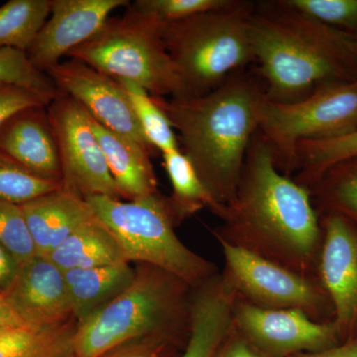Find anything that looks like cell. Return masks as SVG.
Wrapping results in <instances>:
<instances>
[{"label":"cell","instance_id":"1","mask_svg":"<svg viewBox=\"0 0 357 357\" xmlns=\"http://www.w3.org/2000/svg\"><path fill=\"white\" fill-rule=\"evenodd\" d=\"M220 218L222 225L211 230L218 243L319 278L323 229L311 192L278 170L259 130L249 145L236 198Z\"/></svg>","mask_w":357,"mask_h":357},{"label":"cell","instance_id":"2","mask_svg":"<svg viewBox=\"0 0 357 357\" xmlns=\"http://www.w3.org/2000/svg\"><path fill=\"white\" fill-rule=\"evenodd\" d=\"M152 98L177 131L181 151L223 210L236 198L266 100L257 70H237L206 95Z\"/></svg>","mask_w":357,"mask_h":357},{"label":"cell","instance_id":"3","mask_svg":"<svg viewBox=\"0 0 357 357\" xmlns=\"http://www.w3.org/2000/svg\"><path fill=\"white\" fill-rule=\"evenodd\" d=\"M249 36L270 102H299L321 86L357 81L352 33L324 24L285 0L255 2Z\"/></svg>","mask_w":357,"mask_h":357},{"label":"cell","instance_id":"4","mask_svg":"<svg viewBox=\"0 0 357 357\" xmlns=\"http://www.w3.org/2000/svg\"><path fill=\"white\" fill-rule=\"evenodd\" d=\"M134 267L130 285L107 307L77 324L73 357H100L119 345L147 337L187 344L192 286L153 265L136 263Z\"/></svg>","mask_w":357,"mask_h":357},{"label":"cell","instance_id":"5","mask_svg":"<svg viewBox=\"0 0 357 357\" xmlns=\"http://www.w3.org/2000/svg\"><path fill=\"white\" fill-rule=\"evenodd\" d=\"M255 6V1L230 0L215 10L156 23L182 77L185 96L206 95L253 62L249 22Z\"/></svg>","mask_w":357,"mask_h":357},{"label":"cell","instance_id":"6","mask_svg":"<svg viewBox=\"0 0 357 357\" xmlns=\"http://www.w3.org/2000/svg\"><path fill=\"white\" fill-rule=\"evenodd\" d=\"M96 217L110 229L126 261L162 268L196 287L218 274L215 263L185 245L161 194L122 201L105 196L86 198Z\"/></svg>","mask_w":357,"mask_h":357},{"label":"cell","instance_id":"7","mask_svg":"<svg viewBox=\"0 0 357 357\" xmlns=\"http://www.w3.org/2000/svg\"><path fill=\"white\" fill-rule=\"evenodd\" d=\"M67 57L115 79L133 82L153 98L185 96L182 77L160 37L156 23L129 6L121 17L109 18Z\"/></svg>","mask_w":357,"mask_h":357},{"label":"cell","instance_id":"8","mask_svg":"<svg viewBox=\"0 0 357 357\" xmlns=\"http://www.w3.org/2000/svg\"><path fill=\"white\" fill-rule=\"evenodd\" d=\"M258 130L273 150L278 170L293 178L301 141L333 139L357 130V81L321 86L299 102L266 98Z\"/></svg>","mask_w":357,"mask_h":357},{"label":"cell","instance_id":"9","mask_svg":"<svg viewBox=\"0 0 357 357\" xmlns=\"http://www.w3.org/2000/svg\"><path fill=\"white\" fill-rule=\"evenodd\" d=\"M218 244L225 257L222 273L241 299L263 309L296 310L318 323L335 319L332 302L319 278L297 273L236 246Z\"/></svg>","mask_w":357,"mask_h":357},{"label":"cell","instance_id":"10","mask_svg":"<svg viewBox=\"0 0 357 357\" xmlns=\"http://www.w3.org/2000/svg\"><path fill=\"white\" fill-rule=\"evenodd\" d=\"M47 112L57 142L62 189L84 199L105 196L122 199L88 112L61 93Z\"/></svg>","mask_w":357,"mask_h":357},{"label":"cell","instance_id":"11","mask_svg":"<svg viewBox=\"0 0 357 357\" xmlns=\"http://www.w3.org/2000/svg\"><path fill=\"white\" fill-rule=\"evenodd\" d=\"M232 323L263 357L324 351L342 344L333 321L318 323L296 310L263 309L237 295Z\"/></svg>","mask_w":357,"mask_h":357},{"label":"cell","instance_id":"12","mask_svg":"<svg viewBox=\"0 0 357 357\" xmlns=\"http://www.w3.org/2000/svg\"><path fill=\"white\" fill-rule=\"evenodd\" d=\"M319 218V279L332 302L340 342L357 340V225L337 213Z\"/></svg>","mask_w":357,"mask_h":357},{"label":"cell","instance_id":"13","mask_svg":"<svg viewBox=\"0 0 357 357\" xmlns=\"http://www.w3.org/2000/svg\"><path fill=\"white\" fill-rule=\"evenodd\" d=\"M49 77L61 93L76 100L105 128L149 148L121 83L76 59L52 68Z\"/></svg>","mask_w":357,"mask_h":357},{"label":"cell","instance_id":"14","mask_svg":"<svg viewBox=\"0 0 357 357\" xmlns=\"http://www.w3.org/2000/svg\"><path fill=\"white\" fill-rule=\"evenodd\" d=\"M129 4L128 0H52L50 16L27 51L28 58L47 74L93 37L112 11Z\"/></svg>","mask_w":357,"mask_h":357},{"label":"cell","instance_id":"15","mask_svg":"<svg viewBox=\"0 0 357 357\" xmlns=\"http://www.w3.org/2000/svg\"><path fill=\"white\" fill-rule=\"evenodd\" d=\"M3 295L29 328H48L75 319L64 272L46 256L21 263Z\"/></svg>","mask_w":357,"mask_h":357},{"label":"cell","instance_id":"16","mask_svg":"<svg viewBox=\"0 0 357 357\" xmlns=\"http://www.w3.org/2000/svg\"><path fill=\"white\" fill-rule=\"evenodd\" d=\"M0 153L34 175L61 184L60 157L46 105L21 110L2 126Z\"/></svg>","mask_w":357,"mask_h":357},{"label":"cell","instance_id":"17","mask_svg":"<svg viewBox=\"0 0 357 357\" xmlns=\"http://www.w3.org/2000/svg\"><path fill=\"white\" fill-rule=\"evenodd\" d=\"M236 293L222 272L192 287L191 331L180 357H213L231 331Z\"/></svg>","mask_w":357,"mask_h":357},{"label":"cell","instance_id":"18","mask_svg":"<svg viewBox=\"0 0 357 357\" xmlns=\"http://www.w3.org/2000/svg\"><path fill=\"white\" fill-rule=\"evenodd\" d=\"M37 255L48 256L95 215L86 199L61 189L21 204Z\"/></svg>","mask_w":357,"mask_h":357},{"label":"cell","instance_id":"19","mask_svg":"<svg viewBox=\"0 0 357 357\" xmlns=\"http://www.w3.org/2000/svg\"><path fill=\"white\" fill-rule=\"evenodd\" d=\"M91 124L121 199L134 201L159 194L158 181L150 160L151 150L105 128L93 119Z\"/></svg>","mask_w":357,"mask_h":357},{"label":"cell","instance_id":"20","mask_svg":"<svg viewBox=\"0 0 357 357\" xmlns=\"http://www.w3.org/2000/svg\"><path fill=\"white\" fill-rule=\"evenodd\" d=\"M73 316L77 324L107 307L130 285L135 275L132 263L63 271Z\"/></svg>","mask_w":357,"mask_h":357},{"label":"cell","instance_id":"21","mask_svg":"<svg viewBox=\"0 0 357 357\" xmlns=\"http://www.w3.org/2000/svg\"><path fill=\"white\" fill-rule=\"evenodd\" d=\"M47 257L62 271L128 262L114 234L96 215L79 225Z\"/></svg>","mask_w":357,"mask_h":357},{"label":"cell","instance_id":"22","mask_svg":"<svg viewBox=\"0 0 357 357\" xmlns=\"http://www.w3.org/2000/svg\"><path fill=\"white\" fill-rule=\"evenodd\" d=\"M162 157L172 185V194L166 198L176 227L204 208L220 217L222 208L204 185L191 160L180 148L165 152Z\"/></svg>","mask_w":357,"mask_h":357},{"label":"cell","instance_id":"23","mask_svg":"<svg viewBox=\"0 0 357 357\" xmlns=\"http://www.w3.org/2000/svg\"><path fill=\"white\" fill-rule=\"evenodd\" d=\"M77 321L48 328H10L0 335V357H73Z\"/></svg>","mask_w":357,"mask_h":357},{"label":"cell","instance_id":"24","mask_svg":"<svg viewBox=\"0 0 357 357\" xmlns=\"http://www.w3.org/2000/svg\"><path fill=\"white\" fill-rule=\"evenodd\" d=\"M309 191L319 215L337 213L357 225V157L328 168Z\"/></svg>","mask_w":357,"mask_h":357},{"label":"cell","instance_id":"25","mask_svg":"<svg viewBox=\"0 0 357 357\" xmlns=\"http://www.w3.org/2000/svg\"><path fill=\"white\" fill-rule=\"evenodd\" d=\"M52 0H10L0 6V49L29 50L51 13Z\"/></svg>","mask_w":357,"mask_h":357},{"label":"cell","instance_id":"26","mask_svg":"<svg viewBox=\"0 0 357 357\" xmlns=\"http://www.w3.org/2000/svg\"><path fill=\"white\" fill-rule=\"evenodd\" d=\"M357 157V130L325 140L301 141L296 147V183L310 190L331 167Z\"/></svg>","mask_w":357,"mask_h":357},{"label":"cell","instance_id":"27","mask_svg":"<svg viewBox=\"0 0 357 357\" xmlns=\"http://www.w3.org/2000/svg\"><path fill=\"white\" fill-rule=\"evenodd\" d=\"M128 96L134 114L145 139L153 150L160 153L178 149L177 134L170 121L152 96L137 84L128 79H117Z\"/></svg>","mask_w":357,"mask_h":357},{"label":"cell","instance_id":"28","mask_svg":"<svg viewBox=\"0 0 357 357\" xmlns=\"http://www.w3.org/2000/svg\"><path fill=\"white\" fill-rule=\"evenodd\" d=\"M0 84L29 89L48 105L60 93L51 77L32 64L27 53L16 49H0Z\"/></svg>","mask_w":357,"mask_h":357},{"label":"cell","instance_id":"29","mask_svg":"<svg viewBox=\"0 0 357 357\" xmlns=\"http://www.w3.org/2000/svg\"><path fill=\"white\" fill-rule=\"evenodd\" d=\"M61 188L60 183L40 178L0 153V201L21 206Z\"/></svg>","mask_w":357,"mask_h":357},{"label":"cell","instance_id":"30","mask_svg":"<svg viewBox=\"0 0 357 357\" xmlns=\"http://www.w3.org/2000/svg\"><path fill=\"white\" fill-rule=\"evenodd\" d=\"M230 0H136L132 10L157 24L176 22L227 6Z\"/></svg>","mask_w":357,"mask_h":357},{"label":"cell","instance_id":"31","mask_svg":"<svg viewBox=\"0 0 357 357\" xmlns=\"http://www.w3.org/2000/svg\"><path fill=\"white\" fill-rule=\"evenodd\" d=\"M0 244L20 264L37 255L20 204L0 201Z\"/></svg>","mask_w":357,"mask_h":357},{"label":"cell","instance_id":"32","mask_svg":"<svg viewBox=\"0 0 357 357\" xmlns=\"http://www.w3.org/2000/svg\"><path fill=\"white\" fill-rule=\"evenodd\" d=\"M310 17L349 33L357 29V0H285Z\"/></svg>","mask_w":357,"mask_h":357},{"label":"cell","instance_id":"33","mask_svg":"<svg viewBox=\"0 0 357 357\" xmlns=\"http://www.w3.org/2000/svg\"><path fill=\"white\" fill-rule=\"evenodd\" d=\"M185 347L168 338L141 337L119 345L100 357H180Z\"/></svg>","mask_w":357,"mask_h":357},{"label":"cell","instance_id":"34","mask_svg":"<svg viewBox=\"0 0 357 357\" xmlns=\"http://www.w3.org/2000/svg\"><path fill=\"white\" fill-rule=\"evenodd\" d=\"M42 105L48 107L39 96L29 89L14 84H0V129L21 110Z\"/></svg>","mask_w":357,"mask_h":357},{"label":"cell","instance_id":"35","mask_svg":"<svg viewBox=\"0 0 357 357\" xmlns=\"http://www.w3.org/2000/svg\"><path fill=\"white\" fill-rule=\"evenodd\" d=\"M234 324V323H232ZM213 357H263L248 340L241 335L234 326L220 344Z\"/></svg>","mask_w":357,"mask_h":357},{"label":"cell","instance_id":"36","mask_svg":"<svg viewBox=\"0 0 357 357\" xmlns=\"http://www.w3.org/2000/svg\"><path fill=\"white\" fill-rule=\"evenodd\" d=\"M20 263L3 245L0 244V294L10 287L18 271Z\"/></svg>","mask_w":357,"mask_h":357},{"label":"cell","instance_id":"37","mask_svg":"<svg viewBox=\"0 0 357 357\" xmlns=\"http://www.w3.org/2000/svg\"><path fill=\"white\" fill-rule=\"evenodd\" d=\"M290 357H357V340H349L319 352H305Z\"/></svg>","mask_w":357,"mask_h":357},{"label":"cell","instance_id":"38","mask_svg":"<svg viewBox=\"0 0 357 357\" xmlns=\"http://www.w3.org/2000/svg\"><path fill=\"white\" fill-rule=\"evenodd\" d=\"M0 328H29L20 317L16 314L10 305L7 302L3 294H0Z\"/></svg>","mask_w":357,"mask_h":357},{"label":"cell","instance_id":"39","mask_svg":"<svg viewBox=\"0 0 357 357\" xmlns=\"http://www.w3.org/2000/svg\"><path fill=\"white\" fill-rule=\"evenodd\" d=\"M352 37H354V50H356L357 57V29L356 30V31L352 33Z\"/></svg>","mask_w":357,"mask_h":357},{"label":"cell","instance_id":"40","mask_svg":"<svg viewBox=\"0 0 357 357\" xmlns=\"http://www.w3.org/2000/svg\"><path fill=\"white\" fill-rule=\"evenodd\" d=\"M7 330H10V328H0V335H1L2 333L6 332Z\"/></svg>","mask_w":357,"mask_h":357}]
</instances>
